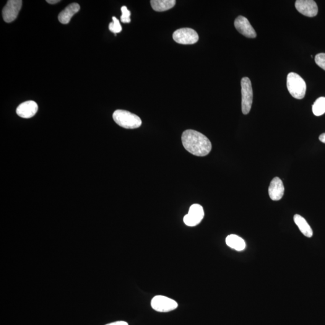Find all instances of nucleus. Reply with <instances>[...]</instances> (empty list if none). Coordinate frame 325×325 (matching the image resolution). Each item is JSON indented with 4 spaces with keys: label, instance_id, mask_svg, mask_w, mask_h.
<instances>
[{
    "label": "nucleus",
    "instance_id": "nucleus-1",
    "mask_svg": "<svg viewBox=\"0 0 325 325\" xmlns=\"http://www.w3.org/2000/svg\"><path fill=\"white\" fill-rule=\"evenodd\" d=\"M181 140L184 148L192 154L204 157L211 152V142L205 135L195 130L184 131Z\"/></svg>",
    "mask_w": 325,
    "mask_h": 325
},
{
    "label": "nucleus",
    "instance_id": "nucleus-2",
    "mask_svg": "<svg viewBox=\"0 0 325 325\" xmlns=\"http://www.w3.org/2000/svg\"><path fill=\"white\" fill-rule=\"evenodd\" d=\"M113 118L118 126L126 129H137L142 125L141 119L138 116L127 110H116L113 114Z\"/></svg>",
    "mask_w": 325,
    "mask_h": 325
},
{
    "label": "nucleus",
    "instance_id": "nucleus-3",
    "mask_svg": "<svg viewBox=\"0 0 325 325\" xmlns=\"http://www.w3.org/2000/svg\"><path fill=\"white\" fill-rule=\"evenodd\" d=\"M287 87L288 92L293 98L301 100L305 97L306 85L300 75L290 72L287 75Z\"/></svg>",
    "mask_w": 325,
    "mask_h": 325
},
{
    "label": "nucleus",
    "instance_id": "nucleus-4",
    "mask_svg": "<svg viewBox=\"0 0 325 325\" xmlns=\"http://www.w3.org/2000/svg\"><path fill=\"white\" fill-rule=\"evenodd\" d=\"M241 110L244 114H247L251 111L253 101V90L250 79L248 77H243L241 81Z\"/></svg>",
    "mask_w": 325,
    "mask_h": 325
},
{
    "label": "nucleus",
    "instance_id": "nucleus-5",
    "mask_svg": "<svg viewBox=\"0 0 325 325\" xmlns=\"http://www.w3.org/2000/svg\"><path fill=\"white\" fill-rule=\"evenodd\" d=\"M173 39L176 43L183 45H192L198 41L199 36L196 31L192 28H182L174 32Z\"/></svg>",
    "mask_w": 325,
    "mask_h": 325
},
{
    "label": "nucleus",
    "instance_id": "nucleus-6",
    "mask_svg": "<svg viewBox=\"0 0 325 325\" xmlns=\"http://www.w3.org/2000/svg\"><path fill=\"white\" fill-rule=\"evenodd\" d=\"M151 305L152 309L161 313H167L177 308L178 303L171 298L162 295L156 296L152 298Z\"/></svg>",
    "mask_w": 325,
    "mask_h": 325
},
{
    "label": "nucleus",
    "instance_id": "nucleus-7",
    "mask_svg": "<svg viewBox=\"0 0 325 325\" xmlns=\"http://www.w3.org/2000/svg\"><path fill=\"white\" fill-rule=\"evenodd\" d=\"M204 217L203 207L199 204H193L190 207L187 215L184 217V222L189 227H195L201 223Z\"/></svg>",
    "mask_w": 325,
    "mask_h": 325
},
{
    "label": "nucleus",
    "instance_id": "nucleus-8",
    "mask_svg": "<svg viewBox=\"0 0 325 325\" xmlns=\"http://www.w3.org/2000/svg\"><path fill=\"white\" fill-rule=\"evenodd\" d=\"M22 1L21 0H9L2 9V15L5 22H14L22 9Z\"/></svg>",
    "mask_w": 325,
    "mask_h": 325
},
{
    "label": "nucleus",
    "instance_id": "nucleus-9",
    "mask_svg": "<svg viewBox=\"0 0 325 325\" xmlns=\"http://www.w3.org/2000/svg\"><path fill=\"white\" fill-rule=\"evenodd\" d=\"M295 7L299 12L306 17H314L318 14V7L313 0H297Z\"/></svg>",
    "mask_w": 325,
    "mask_h": 325
},
{
    "label": "nucleus",
    "instance_id": "nucleus-10",
    "mask_svg": "<svg viewBox=\"0 0 325 325\" xmlns=\"http://www.w3.org/2000/svg\"><path fill=\"white\" fill-rule=\"evenodd\" d=\"M235 26L238 32L248 38H256L257 33L246 18L239 16L236 18Z\"/></svg>",
    "mask_w": 325,
    "mask_h": 325
},
{
    "label": "nucleus",
    "instance_id": "nucleus-11",
    "mask_svg": "<svg viewBox=\"0 0 325 325\" xmlns=\"http://www.w3.org/2000/svg\"><path fill=\"white\" fill-rule=\"evenodd\" d=\"M38 110L37 103L33 101H28L18 107L17 113L21 118L28 119L35 116Z\"/></svg>",
    "mask_w": 325,
    "mask_h": 325
},
{
    "label": "nucleus",
    "instance_id": "nucleus-12",
    "mask_svg": "<svg viewBox=\"0 0 325 325\" xmlns=\"http://www.w3.org/2000/svg\"><path fill=\"white\" fill-rule=\"evenodd\" d=\"M284 194V186L282 179L275 177L272 179L269 187V195L273 201H279Z\"/></svg>",
    "mask_w": 325,
    "mask_h": 325
},
{
    "label": "nucleus",
    "instance_id": "nucleus-13",
    "mask_svg": "<svg viewBox=\"0 0 325 325\" xmlns=\"http://www.w3.org/2000/svg\"><path fill=\"white\" fill-rule=\"evenodd\" d=\"M80 10V5L76 2L70 4L66 8L60 13L58 19L63 24H67L70 22L72 17L79 12Z\"/></svg>",
    "mask_w": 325,
    "mask_h": 325
},
{
    "label": "nucleus",
    "instance_id": "nucleus-14",
    "mask_svg": "<svg viewBox=\"0 0 325 325\" xmlns=\"http://www.w3.org/2000/svg\"><path fill=\"white\" fill-rule=\"evenodd\" d=\"M176 4L175 0H152L151 5L156 12H165L173 8Z\"/></svg>",
    "mask_w": 325,
    "mask_h": 325
},
{
    "label": "nucleus",
    "instance_id": "nucleus-15",
    "mask_svg": "<svg viewBox=\"0 0 325 325\" xmlns=\"http://www.w3.org/2000/svg\"><path fill=\"white\" fill-rule=\"evenodd\" d=\"M226 243L236 251H241L246 248V243L242 238L235 235H229L226 238Z\"/></svg>",
    "mask_w": 325,
    "mask_h": 325
},
{
    "label": "nucleus",
    "instance_id": "nucleus-16",
    "mask_svg": "<svg viewBox=\"0 0 325 325\" xmlns=\"http://www.w3.org/2000/svg\"><path fill=\"white\" fill-rule=\"evenodd\" d=\"M294 221L298 227L300 228L301 232L307 238H310L313 235V231L310 226L309 225L305 218L301 217V215H295L294 217Z\"/></svg>",
    "mask_w": 325,
    "mask_h": 325
},
{
    "label": "nucleus",
    "instance_id": "nucleus-17",
    "mask_svg": "<svg viewBox=\"0 0 325 325\" xmlns=\"http://www.w3.org/2000/svg\"><path fill=\"white\" fill-rule=\"evenodd\" d=\"M314 115L319 116L325 113V97L317 99L312 107Z\"/></svg>",
    "mask_w": 325,
    "mask_h": 325
},
{
    "label": "nucleus",
    "instance_id": "nucleus-18",
    "mask_svg": "<svg viewBox=\"0 0 325 325\" xmlns=\"http://www.w3.org/2000/svg\"><path fill=\"white\" fill-rule=\"evenodd\" d=\"M113 22L109 24V30L111 32L115 34L120 33L122 31V26L119 21L116 17L112 18Z\"/></svg>",
    "mask_w": 325,
    "mask_h": 325
},
{
    "label": "nucleus",
    "instance_id": "nucleus-19",
    "mask_svg": "<svg viewBox=\"0 0 325 325\" xmlns=\"http://www.w3.org/2000/svg\"><path fill=\"white\" fill-rule=\"evenodd\" d=\"M122 15L121 17V22L123 23H130L131 22L130 19V15L131 12L127 9L126 6H122L121 7Z\"/></svg>",
    "mask_w": 325,
    "mask_h": 325
},
{
    "label": "nucleus",
    "instance_id": "nucleus-20",
    "mask_svg": "<svg viewBox=\"0 0 325 325\" xmlns=\"http://www.w3.org/2000/svg\"><path fill=\"white\" fill-rule=\"evenodd\" d=\"M316 63L325 71V53H319L315 57Z\"/></svg>",
    "mask_w": 325,
    "mask_h": 325
},
{
    "label": "nucleus",
    "instance_id": "nucleus-21",
    "mask_svg": "<svg viewBox=\"0 0 325 325\" xmlns=\"http://www.w3.org/2000/svg\"><path fill=\"white\" fill-rule=\"evenodd\" d=\"M106 325H129L126 322L124 321H118L115 322H113V323L109 324Z\"/></svg>",
    "mask_w": 325,
    "mask_h": 325
},
{
    "label": "nucleus",
    "instance_id": "nucleus-22",
    "mask_svg": "<svg viewBox=\"0 0 325 325\" xmlns=\"http://www.w3.org/2000/svg\"><path fill=\"white\" fill-rule=\"evenodd\" d=\"M320 141L325 144V133L322 134L321 136H319Z\"/></svg>",
    "mask_w": 325,
    "mask_h": 325
},
{
    "label": "nucleus",
    "instance_id": "nucleus-23",
    "mask_svg": "<svg viewBox=\"0 0 325 325\" xmlns=\"http://www.w3.org/2000/svg\"><path fill=\"white\" fill-rule=\"evenodd\" d=\"M46 2H47L48 3L50 4H54L57 3V2H60V1L59 0H47Z\"/></svg>",
    "mask_w": 325,
    "mask_h": 325
}]
</instances>
